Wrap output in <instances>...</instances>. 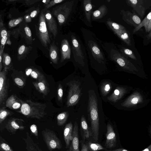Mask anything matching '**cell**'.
<instances>
[{"label": "cell", "mask_w": 151, "mask_h": 151, "mask_svg": "<svg viewBox=\"0 0 151 151\" xmlns=\"http://www.w3.org/2000/svg\"><path fill=\"white\" fill-rule=\"evenodd\" d=\"M11 76L14 84L20 88L24 87L26 83V76L22 71L14 69Z\"/></svg>", "instance_id": "cell-17"}, {"label": "cell", "mask_w": 151, "mask_h": 151, "mask_svg": "<svg viewBox=\"0 0 151 151\" xmlns=\"http://www.w3.org/2000/svg\"><path fill=\"white\" fill-rule=\"evenodd\" d=\"M59 49L58 47L53 43L50 46L49 55L52 61L54 64H57L59 60Z\"/></svg>", "instance_id": "cell-29"}, {"label": "cell", "mask_w": 151, "mask_h": 151, "mask_svg": "<svg viewBox=\"0 0 151 151\" xmlns=\"http://www.w3.org/2000/svg\"></svg>", "instance_id": "cell-55"}, {"label": "cell", "mask_w": 151, "mask_h": 151, "mask_svg": "<svg viewBox=\"0 0 151 151\" xmlns=\"http://www.w3.org/2000/svg\"><path fill=\"white\" fill-rule=\"evenodd\" d=\"M7 39V37L2 38L1 40V43L2 45H4L5 44Z\"/></svg>", "instance_id": "cell-50"}, {"label": "cell", "mask_w": 151, "mask_h": 151, "mask_svg": "<svg viewBox=\"0 0 151 151\" xmlns=\"http://www.w3.org/2000/svg\"><path fill=\"white\" fill-rule=\"evenodd\" d=\"M37 13V11L36 10H34V11H32L30 15V16L32 18L34 17L36 15Z\"/></svg>", "instance_id": "cell-51"}, {"label": "cell", "mask_w": 151, "mask_h": 151, "mask_svg": "<svg viewBox=\"0 0 151 151\" xmlns=\"http://www.w3.org/2000/svg\"><path fill=\"white\" fill-rule=\"evenodd\" d=\"M26 138H24L26 145V149L27 151H42L37 144L34 142L29 133L26 132Z\"/></svg>", "instance_id": "cell-23"}, {"label": "cell", "mask_w": 151, "mask_h": 151, "mask_svg": "<svg viewBox=\"0 0 151 151\" xmlns=\"http://www.w3.org/2000/svg\"><path fill=\"white\" fill-rule=\"evenodd\" d=\"M78 1H69L57 6L53 9L54 15L57 18L60 25L65 24L74 14Z\"/></svg>", "instance_id": "cell-6"}, {"label": "cell", "mask_w": 151, "mask_h": 151, "mask_svg": "<svg viewBox=\"0 0 151 151\" xmlns=\"http://www.w3.org/2000/svg\"><path fill=\"white\" fill-rule=\"evenodd\" d=\"M22 105L21 99L15 95H12L6 100L5 106L13 110L20 109Z\"/></svg>", "instance_id": "cell-20"}, {"label": "cell", "mask_w": 151, "mask_h": 151, "mask_svg": "<svg viewBox=\"0 0 151 151\" xmlns=\"http://www.w3.org/2000/svg\"><path fill=\"white\" fill-rule=\"evenodd\" d=\"M106 137V147L107 148H112L115 147L116 143V136L112 126L109 123H108L107 125Z\"/></svg>", "instance_id": "cell-16"}, {"label": "cell", "mask_w": 151, "mask_h": 151, "mask_svg": "<svg viewBox=\"0 0 151 151\" xmlns=\"http://www.w3.org/2000/svg\"><path fill=\"white\" fill-rule=\"evenodd\" d=\"M69 87L66 103L67 107L73 106L78 102L80 96L81 89L79 83L70 82L67 83Z\"/></svg>", "instance_id": "cell-10"}, {"label": "cell", "mask_w": 151, "mask_h": 151, "mask_svg": "<svg viewBox=\"0 0 151 151\" xmlns=\"http://www.w3.org/2000/svg\"><path fill=\"white\" fill-rule=\"evenodd\" d=\"M126 92L125 89L121 87H117L114 90L113 93L107 98L109 101L116 102L119 100Z\"/></svg>", "instance_id": "cell-24"}, {"label": "cell", "mask_w": 151, "mask_h": 151, "mask_svg": "<svg viewBox=\"0 0 151 151\" xmlns=\"http://www.w3.org/2000/svg\"><path fill=\"white\" fill-rule=\"evenodd\" d=\"M64 0H52L49 2V4H47L45 6V9H47L51 6L55 5L56 4L60 3L63 1Z\"/></svg>", "instance_id": "cell-43"}, {"label": "cell", "mask_w": 151, "mask_h": 151, "mask_svg": "<svg viewBox=\"0 0 151 151\" xmlns=\"http://www.w3.org/2000/svg\"><path fill=\"white\" fill-rule=\"evenodd\" d=\"M0 151H14L1 136L0 137Z\"/></svg>", "instance_id": "cell-38"}, {"label": "cell", "mask_w": 151, "mask_h": 151, "mask_svg": "<svg viewBox=\"0 0 151 151\" xmlns=\"http://www.w3.org/2000/svg\"><path fill=\"white\" fill-rule=\"evenodd\" d=\"M30 76L32 78L36 79L37 81H41L45 78L43 74L34 67Z\"/></svg>", "instance_id": "cell-34"}, {"label": "cell", "mask_w": 151, "mask_h": 151, "mask_svg": "<svg viewBox=\"0 0 151 151\" xmlns=\"http://www.w3.org/2000/svg\"><path fill=\"white\" fill-rule=\"evenodd\" d=\"M116 45L120 52L125 56L134 60H137L135 54L131 50L125 47L122 45L117 44Z\"/></svg>", "instance_id": "cell-30"}, {"label": "cell", "mask_w": 151, "mask_h": 151, "mask_svg": "<svg viewBox=\"0 0 151 151\" xmlns=\"http://www.w3.org/2000/svg\"><path fill=\"white\" fill-rule=\"evenodd\" d=\"M86 145L89 150L91 151H98L101 150L108 151L106 149L99 143L89 142Z\"/></svg>", "instance_id": "cell-37"}, {"label": "cell", "mask_w": 151, "mask_h": 151, "mask_svg": "<svg viewBox=\"0 0 151 151\" xmlns=\"http://www.w3.org/2000/svg\"><path fill=\"white\" fill-rule=\"evenodd\" d=\"M151 19V10L147 14L144 19L142 21L140 24L133 31V33L134 34L139 30L142 27H144L145 28Z\"/></svg>", "instance_id": "cell-33"}, {"label": "cell", "mask_w": 151, "mask_h": 151, "mask_svg": "<svg viewBox=\"0 0 151 151\" xmlns=\"http://www.w3.org/2000/svg\"><path fill=\"white\" fill-rule=\"evenodd\" d=\"M102 47L108 59L117 64L123 69L135 73L137 69L119 50L115 44L111 42H102Z\"/></svg>", "instance_id": "cell-2"}, {"label": "cell", "mask_w": 151, "mask_h": 151, "mask_svg": "<svg viewBox=\"0 0 151 151\" xmlns=\"http://www.w3.org/2000/svg\"><path fill=\"white\" fill-rule=\"evenodd\" d=\"M42 133L43 139L49 150L61 148V142L54 131L45 129L42 131Z\"/></svg>", "instance_id": "cell-9"}, {"label": "cell", "mask_w": 151, "mask_h": 151, "mask_svg": "<svg viewBox=\"0 0 151 151\" xmlns=\"http://www.w3.org/2000/svg\"><path fill=\"white\" fill-rule=\"evenodd\" d=\"M107 7L105 5H102L97 10L93 11L91 17V20H95L102 18L107 14Z\"/></svg>", "instance_id": "cell-26"}, {"label": "cell", "mask_w": 151, "mask_h": 151, "mask_svg": "<svg viewBox=\"0 0 151 151\" xmlns=\"http://www.w3.org/2000/svg\"><path fill=\"white\" fill-rule=\"evenodd\" d=\"M45 17L48 28L55 39L58 33V29L56 21L49 11H47L46 12Z\"/></svg>", "instance_id": "cell-18"}, {"label": "cell", "mask_w": 151, "mask_h": 151, "mask_svg": "<svg viewBox=\"0 0 151 151\" xmlns=\"http://www.w3.org/2000/svg\"><path fill=\"white\" fill-rule=\"evenodd\" d=\"M25 49V47L22 45L20 46L18 50V53L20 55L22 54L24 52Z\"/></svg>", "instance_id": "cell-48"}, {"label": "cell", "mask_w": 151, "mask_h": 151, "mask_svg": "<svg viewBox=\"0 0 151 151\" xmlns=\"http://www.w3.org/2000/svg\"><path fill=\"white\" fill-rule=\"evenodd\" d=\"M24 121L22 119L11 118L8 120L5 128L9 132L14 134L17 131L23 130L24 129Z\"/></svg>", "instance_id": "cell-14"}, {"label": "cell", "mask_w": 151, "mask_h": 151, "mask_svg": "<svg viewBox=\"0 0 151 151\" xmlns=\"http://www.w3.org/2000/svg\"><path fill=\"white\" fill-rule=\"evenodd\" d=\"M142 151H151V145H150L147 148H145Z\"/></svg>", "instance_id": "cell-54"}, {"label": "cell", "mask_w": 151, "mask_h": 151, "mask_svg": "<svg viewBox=\"0 0 151 151\" xmlns=\"http://www.w3.org/2000/svg\"><path fill=\"white\" fill-rule=\"evenodd\" d=\"M114 33L127 46L131 45V40L130 34L126 29L115 31Z\"/></svg>", "instance_id": "cell-25"}, {"label": "cell", "mask_w": 151, "mask_h": 151, "mask_svg": "<svg viewBox=\"0 0 151 151\" xmlns=\"http://www.w3.org/2000/svg\"><path fill=\"white\" fill-rule=\"evenodd\" d=\"M25 32L26 35L29 37L31 36V32L30 29L28 27H25L24 28Z\"/></svg>", "instance_id": "cell-47"}, {"label": "cell", "mask_w": 151, "mask_h": 151, "mask_svg": "<svg viewBox=\"0 0 151 151\" xmlns=\"http://www.w3.org/2000/svg\"><path fill=\"white\" fill-rule=\"evenodd\" d=\"M91 0L81 1L80 7L79 18L87 26L92 27L91 17L93 5Z\"/></svg>", "instance_id": "cell-8"}, {"label": "cell", "mask_w": 151, "mask_h": 151, "mask_svg": "<svg viewBox=\"0 0 151 151\" xmlns=\"http://www.w3.org/2000/svg\"><path fill=\"white\" fill-rule=\"evenodd\" d=\"M148 1L143 0H127L125 1L127 4L131 7L138 16L142 18L144 16L147 9L150 6Z\"/></svg>", "instance_id": "cell-12"}, {"label": "cell", "mask_w": 151, "mask_h": 151, "mask_svg": "<svg viewBox=\"0 0 151 151\" xmlns=\"http://www.w3.org/2000/svg\"><path fill=\"white\" fill-rule=\"evenodd\" d=\"M8 70L4 69L0 71V104L3 103L8 95L9 79L7 75Z\"/></svg>", "instance_id": "cell-11"}, {"label": "cell", "mask_w": 151, "mask_h": 151, "mask_svg": "<svg viewBox=\"0 0 151 151\" xmlns=\"http://www.w3.org/2000/svg\"><path fill=\"white\" fill-rule=\"evenodd\" d=\"M146 33H149L151 30V19L145 28Z\"/></svg>", "instance_id": "cell-45"}, {"label": "cell", "mask_w": 151, "mask_h": 151, "mask_svg": "<svg viewBox=\"0 0 151 151\" xmlns=\"http://www.w3.org/2000/svg\"><path fill=\"white\" fill-rule=\"evenodd\" d=\"M21 101L22 105L17 112L27 118L40 119L47 114L45 111L46 104L35 102L30 99L23 101L21 99Z\"/></svg>", "instance_id": "cell-4"}, {"label": "cell", "mask_w": 151, "mask_h": 151, "mask_svg": "<svg viewBox=\"0 0 151 151\" xmlns=\"http://www.w3.org/2000/svg\"><path fill=\"white\" fill-rule=\"evenodd\" d=\"M22 19V18H20L18 19H12L9 22V24L11 27H15L21 22Z\"/></svg>", "instance_id": "cell-41"}, {"label": "cell", "mask_w": 151, "mask_h": 151, "mask_svg": "<svg viewBox=\"0 0 151 151\" xmlns=\"http://www.w3.org/2000/svg\"><path fill=\"white\" fill-rule=\"evenodd\" d=\"M78 126L76 122L73 128V138L68 151H80L79 148V140L78 135Z\"/></svg>", "instance_id": "cell-19"}, {"label": "cell", "mask_w": 151, "mask_h": 151, "mask_svg": "<svg viewBox=\"0 0 151 151\" xmlns=\"http://www.w3.org/2000/svg\"><path fill=\"white\" fill-rule=\"evenodd\" d=\"M73 125L70 122L65 125L63 132V137L65 142L66 147H69L70 142L73 138Z\"/></svg>", "instance_id": "cell-22"}, {"label": "cell", "mask_w": 151, "mask_h": 151, "mask_svg": "<svg viewBox=\"0 0 151 151\" xmlns=\"http://www.w3.org/2000/svg\"><path fill=\"white\" fill-rule=\"evenodd\" d=\"M45 15L44 11H42L39 17L37 33L42 45L48 48V45L50 44L52 38L48 33Z\"/></svg>", "instance_id": "cell-7"}, {"label": "cell", "mask_w": 151, "mask_h": 151, "mask_svg": "<svg viewBox=\"0 0 151 151\" xmlns=\"http://www.w3.org/2000/svg\"><path fill=\"white\" fill-rule=\"evenodd\" d=\"M14 113L12 111L6 109L5 107H2L0 109V124L5 119L9 116L13 115Z\"/></svg>", "instance_id": "cell-36"}, {"label": "cell", "mask_w": 151, "mask_h": 151, "mask_svg": "<svg viewBox=\"0 0 151 151\" xmlns=\"http://www.w3.org/2000/svg\"><path fill=\"white\" fill-rule=\"evenodd\" d=\"M81 126L83 131V137L84 139H87L92 135V132L90 130L83 115L81 118Z\"/></svg>", "instance_id": "cell-28"}, {"label": "cell", "mask_w": 151, "mask_h": 151, "mask_svg": "<svg viewBox=\"0 0 151 151\" xmlns=\"http://www.w3.org/2000/svg\"><path fill=\"white\" fill-rule=\"evenodd\" d=\"M33 67H28L27 68L25 71V74L27 76L29 77L32 70Z\"/></svg>", "instance_id": "cell-44"}, {"label": "cell", "mask_w": 151, "mask_h": 151, "mask_svg": "<svg viewBox=\"0 0 151 151\" xmlns=\"http://www.w3.org/2000/svg\"><path fill=\"white\" fill-rule=\"evenodd\" d=\"M132 11L131 12L122 9L120 11V14L122 19L127 24L135 28L140 24L142 21L140 17L133 9Z\"/></svg>", "instance_id": "cell-13"}, {"label": "cell", "mask_w": 151, "mask_h": 151, "mask_svg": "<svg viewBox=\"0 0 151 151\" xmlns=\"http://www.w3.org/2000/svg\"><path fill=\"white\" fill-rule=\"evenodd\" d=\"M60 50L61 53V63L71 59L72 48L68 37V38H64L62 40Z\"/></svg>", "instance_id": "cell-15"}, {"label": "cell", "mask_w": 151, "mask_h": 151, "mask_svg": "<svg viewBox=\"0 0 151 151\" xmlns=\"http://www.w3.org/2000/svg\"><path fill=\"white\" fill-rule=\"evenodd\" d=\"M7 32L5 29L2 30L1 32V36L2 38L6 37Z\"/></svg>", "instance_id": "cell-49"}, {"label": "cell", "mask_w": 151, "mask_h": 151, "mask_svg": "<svg viewBox=\"0 0 151 151\" xmlns=\"http://www.w3.org/2000/svg\"><path fill=\"white\" fill-rule=\"evenodd\" d=\"M106 23L113 32L126 29L123 26L112 21L109 18L107 20Z\"/></svg>", "instance_id": "cell-31"}, {"label": "cell", "mask_w": 151, "mask_h": 151, "mask_svg": "<svg viewBox=\"0 0 151 151\" xmlns=\"http://www.w3.org/2000/svg\"><path fill=\"white\" fill-rule=\"evenodd\" d=\"M3 65L4 69L7 70H10L12 69V65L11 64V59L9 55L6 56L3 60Z\"/></svg>", "instance_id": "cell-39"}, {"label": "cell", "mask_w": 151, "mask_h": 151, "mask_svg": "<svg viewBox=\"0 0 151 151\" xmlns=\"http://www.w3.org/2000/svg\"><path fill=\"white\" fill-rule=\"evenodd\" d=\"M146 38L147 40H150L151 39V30L149 32L148 34L146 36Z\"/></svg>", "instance_id": "cell-52"}, {"label": "cell", "mask_w": 151, "mask_h": 151, "mask_svg": "<svg viewBox=\"0 0 151 151\" xmlns=\"http://www.w3.org/2000/svg\"><path fill=\"white\" fill-rule=\"evenodd\" d=\"M68 115V111H64L59 114L56 117L58 125L59 126L63 125L67 121Z\"/></svg>", "instance_id": "cell-32"}, {"label": "cell", "mask_w": 151, "mask_h": 151, "mask_svg": "<svg viewBox=\"0 0 151 151\" xmlns=\"http://www.w3.org/2000/svg\"><path fill=\"white\" fill-rule=\"evenodd\" d=\"M111 151H128V150L122 148H119L115 150H114Z\"/></svg>", "instance_id": "cell-53"}, {"label": "cell", "mask_w": 151, "mask_h": 151, "mask_svg": "<svg viewBox=\"0 0 151 151\" xmlns=\"http://www.w3.org/2000/svg\"><path fill=\"white\" fill-rule=\"evenodd\" d=\"M32 83L36 89L44 95H47L50 91L49 84L46 78L41 81L32 82Z\"/></svg>", "instance_id": "cell-21"}, {"label": "cell", "mask_w": 151, "mask_h": 151, "mask_svg": "<svg viewBox=\"0 0 151 151\" xmlns=\"http://www.w3.org/2000/svg\"><path fill=\"white\" fill-rule=\"evenodd\" d=\"M68 37L71 46V59L74 63L81 67L86 66V51L80 37L75 32H71L69 33Z\"/></svg>", "instance_id": "cell-3"}, {"label": "cell", "mask_w": 151, "mask_h": 151, "mask_svg": "<svg viewBox=\"0 0 151 151\" xmlns=\"http://www.w3.org/2000/svg\"><path fill=\"white\" fill-rule=\"evenodd\" d=\"M63 95V90L62 85L60 83L58 85L57 89V97L58 101L60 102L62 101Z\"/></svg>", "instance_id": "cell-40"}, {"label": "cell", "mask_w": 151, "mask_h": 151, "mask_svg": "<svg viewBox=\"0 0 151 151\" xmlns=\"http://www.w3.org/2000/svg\"><path fill=\"white\" fill-rule=\"evenodd\" d=\"M80 29L91 63L93 65H106V55L102 46V41L90 30L83 27Z\"/></svg>", "instance_id": "cell-1"}, {"label": "cell", "mask_w": 151, "mask_h": 151, "mask_svg": "<svg viewBox=\"0 0 151 151\" xmlns=\"http://www.w3.org/2000/svg\"><path fill=\"white\" fill-rule=\"evenodd\" d=\"M142 100L141 96L136 94L130 96L121 104L123 106L127 107L136 105Z\"/></svg>", "instance_id": "cell-27"}, {"label": "cell", "mask_w": 151, "mask_h": 151, "mask_svg": "<svg viewBox=\"0 0 151 151\" xmlns=\"http://www.w3.org/2000/svg\"><path fill=\"white\" fill-rule=\"evenodd\" d=\"M111 89V83L109 82L103 83L101 86V91L103 96H106Z\"/></svg>", "instance_id": "cell-35"}, {"label": "cell", "mask_w": 151, "mask_h": 151, "mask_svg": "<svg viewBox=\"0 0 151 151\" xmlns=\"http://www.w3.org/2000/svg\"><path fill=\"white\" fill-rule=\"evenodd\" d=\"M80 151H91L88 148L87 145L84 144H82L81 149Z\"/></svg>", "instance_id": "cell-46"}, {"label": "cell", "mask_w": 151, "mask_h": 151, "mask_svg": "<svg viewBox=\"0 0 151 151\" xmlns=\"http://www.w3.org/2000/svg\"><path fill=\"white\" fill-rule=\"evenodd\" d=\"M96 96L95 94L89 93L88 111L91 122L93 139L97 142L98 140L99 137V119L97 100Z\"/></svg>", "instance_id": "cell-5"}, {"label": "cell", "mask_w": 151, "mask_h": 151, "mask_svg": "<svg viewBox=\"0 0 151 151\" xmlns=\"http://www.w3.org/2000/svg\"><path fill=\"white\" fill-rule=\"evenodd\" d=\"M30 129L31 133L37 138L38 137V133L36 125L35 124H32L30 126Z\"/></svg>", "instance_id": "cell-42"}]
</instances>
